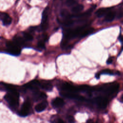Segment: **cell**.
<instances>
[{"label":"cell","instance_id":"obj_1","mask_svg":"<svg viewBox=\"0 0 123 123\" xmlns=\"http://www.w3.org/2000/svg\"><path fill=\"white\" fill-rule=\"evenodd\" d=\"M12 109H16L19 105V94L16 89L9 91L4 97Z\"/></svg>","mask_w":123,"mask_h":123},{"label":"cell","instance_id":"obj_2","mask_svg":"<svg viewBox=\"0 0 123 123\" xmlns=\"http://www.w3.org/2000/svg\"><path fill=\"white\" fill-rule=\"evenodd\" d=\"M6 45L8 54L14 56H18L20 54L21 49L20 46L14 42H8L6 43Z\"/></svg>","mask_w":123,"mask_h":123},{"label":"cell","instance_id":"obj_3","mask_svg":"<svg viewBox=\"0 0 123 123\" xmlns=\"http://www.w3.org/2000/svg\"><path fill=\"white\" fill-rule=\"evenodd\" d=\"M31 107V104L29 101L26 100L23 104L21 110L19 111L18 114L20 116L26 117L29 114L30 109Z\"/></svg>","mask_w":123,"mask_h":123},{"label":"cell","instance_id":"obj_4","mask_svg":"<svg viewBox=\"0 0 123 123\" xmlns=\"http://www.w3.org/2000/svg\"><path fill=\"white\" fill-rule=\"evenodd\" d=\"M26 88H29L34 92V93L39 91V88H40V83L37 80L30 81L24 86Z\"/></svg>","mask_w":123,"mask_h":123},{"label":"cell","instance_id":"obj_5","mask_svg":"<svg viewBox=\"0 0 123 123\" xmlns=\"http://www.w3.org/2000/svg\"><path fill=\"white\" fill-rule=\"evenodd\" d=\"M94 102L98 107L100 109H105L108 104L107 98L104 97H98L94 99Z\"/></svg>","mask_w":123,"mask_h":123},{"label":"cell","instance_id":"obj_6","mask_svg":"<svg viewBox=\"0 0 123 123\" xmlns=\"http://www.w3.org/2000/svg\"><path fill=\"white\" fill-rule=\"evenodd\" d=\"M61 95L64 97L79 100H85L84 97L82 96L79 95L78 94H76L75 93H74V92H62V93H61Z\"/></svg>","mask_w":123,"mask_h":123},{"label":"cell","instance_id":"obj_7","mask_svg":"<svg viewBox=\"0 0 123 123\" xmlns=\"http://www.w3.org/2000/svg\"><path fill=\"white\" fill-rule=\"evenodd\" d=\"M61 88L64 90L70 92H74V93H76V92L81 91L80 87H76L67 82L63 84V85L61 86Z\"/></svg>","mask_w":123,"mask_h":123},{"label":"cell","instance_id":"obj_8","mask_svg":"<svg viewBox=\"0 0 123 123\" xmlns=\"http://www.w3.org/2000/svg\"><path fill=\"white\" fill-rule=\"evenodd\" d=\"M48 8H46L44 10L42 13V23H41V28L42 30H45L47 29L48 26Z\"/></svg>","mask_w":123,"mask_h":123},{"label":"cell","instance_id":"obj_9","mask_svg":"<svg viewBox=\"0 0 123 123\" xmlns=\"http://www.w3.org/2000/svg\"><path fill=\"white\" fill-rule=\"evenodd\" d=\"M0 17H1V19L4 26H8L11 24L12 21V18L7 13L2 12Z\"/></svg>","mask_w":123,"mask_h":123},{"label":"cell","instance_id":"obj_10","mask_svg":"<svg viewBox=\"0 0 123 123\" xmlns=\"http://www.w3.org/2000/svg\"><path fill=\"white\" fill-rule=\"evenodd\" d=\"M119 88V85L118 83L111 84L110 86L107 87L104 91L106 93L111 95L117 92Z\"/></svg>","mask_w":123,"mask_h":123},{"label":"cell","instance_id":"obj_11","mask_svg":"<svg viewBox=\"0 0 123 123\" xmlns=\"http://www.w3.org/2000/svg\"><path fill=\"white\" fill-rule=\"evenodd\" d=\"M65 104V101L62 98L57 97L52 101V105L55 108H60Z\"/></svg>","mask_w":123,"mask_h":123},{"label":"cell","instance_id":"obj_12","mask_svg":"<svg viewBox=\"0 0 123 123\" xmlns=\"http://www.w3.org/2000/svg\"><path fill=\"white\" fill-rule=\"evenodd\" d=\"M48 102L47 101H44L41 103L37 104L35 108V111L38 112H40L43 111L48 106Z\"/></svg>","mask_w":123,"mask_h":123},{"label":"cell","instance_id":"obj_13","mask_svg":"<svg viewBox=\"0 0 123 123\" xmlns=\"http://www.w3.org/2000/svg\"><path fill=\"white\" fill-rule=\"evenodd\" d=\"M110 8H102L98 10L96 12V15L98 17H101L106 15L110 10Z\"/></svg>","mask_w":123,"mask_h":123},{"label":"cell","instance_id":"obj_14","mask_svg":"<svg viewBox=\"0 0 123 123\" xmlns=\"http://www.w3.org/2000/svg\"><path fill=\"white\" fill-rule=\"evenodd\" d=\"M94 31V29L91 27H88L87 26L83 29V30L82 31V32L80 34V35L79 36V38H84L91 33H92Z\"/></svg>","mask_w":123,"mask_h":123},{"label":"cell","instance_id":"obj_15","mask_svg":"<svg viewBox=\"0 0 123 123\" xmlns=\"http://www.w3.org/2000/svg\"><path fill=\"white\" fill-rule=\"evenodd\" d=\"M116 16V13L115 12L109 11L105 16V20L107 22H111L113 20Z\"/></svg>","mask_w":123,"mask_h":123},{"label":"cell","instance_id":"obj_16","mask_svg":"<svg viewBox=\"0 0 123 123\" xmlns=\"http://www.w3.org/2000/svg\"><path fill=\"white\" fill-rule=\"evenodd\" d=\"M60 14H61V16L63 17L64 18V19H67L72 18V17H73V16H72L70 15L69 11L66 9H64L62 10Z\"/></svg>","mask_w":123,"mask_h":123},{"label":"cell","instance_id":"obj_17","mask_svg":"<svg viewBox=\"0 0 123 123\" xmlns=\"http://www.w3.org/2000/svg\"><path fill=\"white\" fill-rule=\"evenodd\" d=\"M40 88L45 90L50 91L53 89V86L50 83H43L42 84L40 83Z\"/></svg>","mask_w":123,"mask_h":123},{"label":"cell","instance_id":"obj_18","mask_svg":"<svg viewBox=\"0 0 123 123\" xmlns=\"http://www.w3.org/2000/svg\"><path fill=\"white\" fill-rule=\"evenodd\" d=\"M84 8V6L82 4H77L72 8V12L73 13L77 14L81 12Z\"/></svg>","mask_w":123,"mask_h":123},{"label":"cell","instance_id":"obj_19","mask_svg":"<svg viewBox=\"0 0 123 123\" xmlns=\"http://www.w3.org/2000/svg\"><path fill=\"white\" fill-rule=\"evenodd\" d=\"M14 42L17 44L18 45H22L24 43V40L23 38L20 37H16L14 39Z\"/></svg>","mask_w":123,"mask_h":123},{"label":"cell","instance_id":"obj_20","mask_svg":"<svg viewBox=\"0 0 123 123\" xmlns=\"http://www.w3.org/2000/svg\"><path fill=\"white\" fill-rule=\"evenodd\" d=\"M100 73V74H106V75H113L114 74L112 71L109 69H106L101 70Z\"/></svg>","mask_w":123,"mask_h":123},{"label":"cell","instance_id":"obj_21","mask_svg":"<svg viewBox=\"0 0 123 123\" xmlns=\"http://www.w3.org/2000/svg\"><path fill=\"white\" fill-rule=\"evenodd\" d=\"M23 37H24V39L27 41H31V40H32L33 38V36L31 35L27 32L23 33Z\"/></svg>","mask_w":123,"mask_h":123},{"label":"cell","instance_id":"obj_22","mask_svg":"<svg viewBox=\"0 0 123 123\" xmlns=\"http://www.w3.org/2000/svg\"><path fill=\"white\" fill-rule=\"evenodd\" d=\"M123 16V7H120L117 12V18L118 19H120Z\"/></svg>","mask_w":123,"mask_h":123},{"label":"cell","instance_id":"obj_23","mask_svg":"<svg viewBox=\"0 0 123 123\" xmlns=\"http://www.w3.org/2000/svg\"><path fill=\"white\" fill-rule=\"evenodd\" d=\"M38 47L40 49H44L45 48V44H44V42L43 40H40L39 42H38Z\"/></svg>","mask_w":123,"mask_h":123},{"label":"cell","instance_id":"obj_24","mask_svg":"<svg viewBox=\"0 0 123 123\" xmlns=\"http://www.w3.org/2000/svg\"><path fill=\"white\" fill-rule=\"evenodd\" d=\"M76 3L75 0H67L66 1V5L68 6H73Z\"/></svg>","mask_w":123,"mask_h":123},{"label":"cell","instance_id":"obj_25","mask_svg":"<svg viewBox=\"0 0 123 123\" xmlns=\"http://www.w3.org/2000/svg\"><path fill=\"white\" fill-rule=\"evenodd\" d=\"M67 119H68L69 122L70 123H74L75 122L74 118L72 116H71V115L68 116Z\"/></svg>","mask_w":123,"mask_h":123},{"label":"cell","instance_id":"obj_26","mask_svg":"<svg viewBox=\"0 0 123 123\" xmlns=\"http://www.w3.org/2000/svg\"><path fill=\"white\" fill-rule=\"evenodd\" d=\"M65 123V122L63 121V120H62L60 118H57V119L54 121L53 123Z\"/></svg>","mask_w":123,"mask_h":123},{"label":"cell","instance_id":"obj_27","mask_svg":"<svg viewBox=\"0 0 123 123\" xmlns=\"http://www.w3.org/2000/svg\"><path fill=\"white\" fill-rule=\"evenodd\" d=\"M112 61H113V59H112V57H110L108 59L107 62H106V63L107 65H110L112 63Z\"/></svg>","mask_w":123,"mask_h":123},{"label":"cell","instance_id":"obj_28","mask_svg":"<svg viewBox=\"0 0 123 123\" xmlns=\"http://www.w3.org/2000/svg\"><path fill=\"white\" fill-rule=\"evenodd\" d=\"M118 39L119 40H120V42L122 43H123V36L120 33L119 36V37H118Z\"/></svg>","mask_w":123,"mask_h":123},{"label":"cell","instance_id":"obj_29","mask_svg":"<svg viewBox=\"0 0 123 123\" xmlns=\"http://www.w3.org/2000/svg\"><path fill=\"white\" fill-rule=\"evenodd\" d=\"M100 73H98L96 74V75H95V77H96L97 79H98L100 78Z\"/></svg>","mask_w":123,"mask_h":123},{"label":"cell","instance_id":"obj_30","mask_svg":"<svg viewBox=\"0 0 123 123\" xmlns=\"http://www.w3.org/2000/svg\"><path fill=\"white\" fill-rule=\"evenodd\" d=\"M87 123H94L93 122V121H92L91 120H90L88 121Z\"/></svg>","mask_w":123,"mask_h":123},{"label":"cell","instance_id":"obj_31","mask_svg":"<svg viewBox=\"0 0 123 123\" xmlns=\"http://www.w3.org/2000/svg\"><path fill=\"white\" fill-rule=\"evenodd\" d=\"M121 100H122V101H123V94L122 95V96H121Z\"/></svg>","mask_w":123,"mask_h":123}]
</instances>
